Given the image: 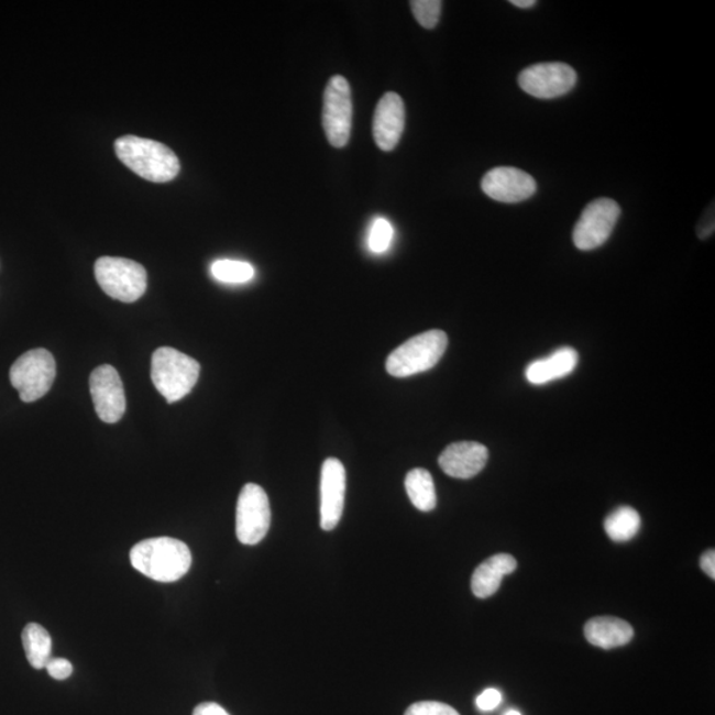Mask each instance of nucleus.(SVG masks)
Listing matches in <instances>:
<instances>
[{"label":"nucleus","instance_id":"nucleus-1","mask_svg":"<svg viewBox=\"0 0 715 715\" xmlns=\"http://www.w3.org/2000/svg\"><path fill=\"white\" fill-rule=\"evenodd\" d=\"M130 563L148 580L173 583L182 580L190 570L193 556L188 546L179 539L148 538L130 550Z\"/></svg>","mask_w":715,"mask_h":715},{"label":"nucleus","instance_id":"nucleus-2","mask_svg":"<svg viewBox=\"0 0 715 715\" xmlns=\"http://www.w3.org/2000/svg\"><path fill=\"white\" fill-rule=\"evenodd\" d=\"M114 151L123 165L154 184H166L177 178L180 172L177 155L157 141L125 135L116 141Z\"/></svg>","mask_w":715,"mask_h":715},{"label":"nucleus","instance_id":"nucleus-3","mask_svg":"<svg viewBox=\"0 0 715 715\" xmlns=\"http://www.w3.org/2000/svg\"><path fill=\"white\" fill-rule=\"evenodd\" d=\"M199 362L173 348H160L152 358V381L168 405L184 399L197 385Z\"/></svg>","mask_w":715,"mask_h":715},{"label":"nucleus","instance_id":"nucleus-4","mask_svg":"<svg viewBox=\"0 0 715 715\" xmlns=\"http://www.w3.org/2000/svg\"><path fill=\"white\" fill-rule=\"evenodd\" d=\"M448 346L444 331L429 330L400 344L387 358L386 369L395 378H407L437 366Z\"/></svg>","mask_w":715,"mask_h":715},{"label":"nucleus","instance_id":"nucleus-5","mask_svg":"<svg viewBox=\"0 0 715 715\" xmlns=\"http://www.w3.org/2000/svg\"><path fill=\"white\" fill-rule=\"evenodd\" d=\"M95 276L109 297L125 304L139 301L147 288V273L133 260L100 257L95 264Z\"/></svg>","mask_w":715,"mask_h":715},{"label":"nucleus","instance_id":"nucleus-6","mask_svg":"<svg viewBox=\"0 0 715 715\" xmlns=\"http://www.w3.org/2000/svg\"><path fill=\"white\" fill-rule=\"evenodd\" d=\"M56 362L45 349L30 350L19 356L10 370L11 385L24 403L42 399L54 385Z\"/></svg>","mask_w":715,"mask_h":715},{"label":"nucleus","instance_id":"nucleus-7","mask_svg":"<svg viewBox=\"0 0 715 715\" xmlns=\"http://www.w3.org/2000/svg\"><path fill=\"white\" fill-rule=\"evenodd\" d=\"M322 127L331 146L348 145L353 127V97L343 76H333L324 88Z\"/></svg>","mask_w":715,"mask_h":715},{"label":"nucleus","instance_id":"nucleus-8","mask_svg":"<svg viewBox=\"0 0 715 715\" xmlns=\"http://www.w3.org/2000/svg\"><path fill=\"white\" fill-rule=\"evenodd\" d=\"M622 215L620 206L609 198L591 201L572 232L578 250L594 251L607 242Z\"/></svg>","mask_w":715,"mask_h":715},{"label":"nucleus","instance_id":"nucleus-9","mask_svg":"<svg viewBox=\"0 0 715 715\" xmlns=\"http://www.w3.org/2000/svg\"><path fill=\"white\" fill-rule=\"evenodd\" d=\"M271 505L262 486L246 484L238 499L237 536L246 546L257 544L271 528Z\"/></svg>","mask_w":715,"mask_h":715},{"label":"nucleus","instance_id":"nucleus-10","mask_svg":"<svg viewBox=\"0 0 715 715\" xmlns=\"http://www.w3.org/2000/svg\"><path fill=\"white\" fill-rule=\"evenodd\" d=\"M578 75L564 63L531 65L518 76V86L524 92L541 100H554L574 89Z\"/></svg>","mask_w":715,"mask_h":715},{"label":"nucleus","instance_id":"nucleus-11","mask_svg":"<svg viewBox=\"0 0 715 715\" xmlns=\"http://www.w3.org/2000/svg\"><path fill=\"white\" fill-rule=\"evenodd\" d=\"M89 387L99 418L108 425L121 420L125 414L127 398L119 372L110 365L97 367L90 375Z\"/></svg>","mask_w":715,"mask_h":715},{"label":"nucleus","instance_id":"nucleus-12","mask_svg":"<svg viewBox=\"0 0 715 715\" xmlns=\"http://www.w3.org/2000/svg\"><path fill=\"white\" fill-rule=\"evenodd\" d=\"M486 197L501 204H521L537 193V182L530 174L517 167H496L481 182Z\"/></svg>","mask_w":715,"mask_h":715},{"label":"nucleus","instance_id":"nucleus-13","mask_svg":"<svg viewBox=\"0 0 715 715\" xmlns=\"http://www.w3.org/2000/svg\"><path fill=\"white\" fill-rule=\"evenodd\" d=\"M321 529L330 531L340 524L343 508L344 494H346V471L340 460L330 458L324 460L321 471Z\"/></svg>","mask_w":715,"mask_h":715},{"label":"nucleus","instance_id":"nucleus-14","mask_svg":"<svg viewBox=\"0 0 715 715\" xmlns=\"http://www.w3.org/2000/svg\"><path fill=\"white\" fill-rule=\"evenodd\" d=\"M406 127V107L398 94L388 92L376 106L373 120V135L376 146L383 152H393Z\"/></svg>","mask_w":715,"mask_h":715},{"label":"nucleus","instance_id":"nucleus-15","mask_svg":"<svg viewBox=\"0 0 715 715\" xmlns=\"http://www.w3.org/2000/svg\"><path fill=\"white\" fill-rule=\"evenodd\" d=\"M490 452L476 441H460L448 446L440 454L439 465L448 476L453 479H472L484 470Z\"/></svg>","mask_w":715,"mask_h":715},{"label":"nucleus","instance_id":"nucleus-16","mask_svg":"<svg viewBox=\"0 0 715 715\" xmlns=\"http://www.w3.org/2000/svg\"><path fill=\"white\" fill-rule=\"evenodd\" d=\"M580 355L571 348H562L543 360L530 363L526 369V380L531 385H546V383L564 378L574 372Z\"/></svg>","mask_w":715,"mask_h":715},{"label":"nucleus","instance_id":"nucleus-17","mask_svg":"<svg viewBox=\"0 0 715 715\" xmlns=\"http://www.w3.org/2000/svg\"><path fill=\"white\" fill-rule=\"evenodd\" d=\"M517 569L515 557L497 554L487 558L481 563L472 576L473 594L480 600H486L496 594L505 575L512 574Z\"/></svg>","mask_w":715,"mask_h":715},{"label":"nucleus","instance_id":"nucleus-18","mask_svg":"<svg viewBox=\"0 0 715 715\" xmlns=\"http://www.w3.org/2000/svg\"><path fill=\"white\" fill-rule=\"evenodd\" d=\"M584 635L594 647L614 649L626 646L634 639L635 632L627 622L617 617L601 616L587 622Z\"/></svg>","mask_w":715,"mask_h":715},{"label":"nucleus","instance_id":"nucleus-19","mask_svg":"<svg viewBox=\"0 0 715 715\" xmlns=\"http://www.w3.org/2000/svg\"><path fill=\"white\" fill-rule=\"evenodd\" d=\"M405 485L408 497L416 509L432 512L437 508V491H435L431 473L422 470V468H416V470L408 472Z\"/></svg>","mask_w":715,"mask_h":715},{"label":"nucleus","instance_id":"nucleus-20","mask_svg":"<svg viewBox=\"0 0 715 715\" xmlns=\"http://www.w3.org/2000/svg\"><path fill=\"white\" fill-rule=\"evenodd\" d=\"M22 641L31 667L35 669L47 667L52 659V639L48 630L41 624L30 623L23 629Z\"/></svg>","mask_w":715,"mask_h":715},{"label":"nucleus","instance_id":"nucleus-21","mask_svg":"<svg viewBox=\"0 0 715 715\" xmlns=\"http://www.w3.org/2000/svg\"><path fill=\"white\" fill-rule=\"evenodd\" d=\"M641 518L630 506H620L606 518L604 530L615 542H627L639 532Z\"/></svg>","mask_w":715,"mask_h":715},{"label":"nucleus","instance_id":"nucleus-22","mask_svg":"<svg viewBox=\"0 0 715 715\" xmlns=\"http://www.w3.org/2000/svg\"><path fill=\"white\" fill-rule=\"evenodd\" d=\"M211 275L223 284H245L255 277V268L242 260L223 258L211 265Z\"/></svg>","mask_w":715,"mask_h":715},{"label":"nucleus","instance_id":"nucleus-23","mask_svg":"<svg viewBox=\"0 0 715 715\" xmlns=\"http://www.w3.org/2000/svg\"><path fill=\"white\" fill-rule=\"evenodd\" d=\"M411 10L422 29L433 30L439 24L443 2L440 0H414Z\"/></svg>","mask_w":715,"mask_h":715},{"label":"nucleus","instance_id":"nucleus-24","mask_svg":"<svg viewBox=\"0 0 715 715\" xmlns=\"http://www.w3.org/2000/svg\"><path fill=\"white\" fill-rule=\"evenodd\" d=\"M394 229L388 220L378 218L372 226L369 235V249L374 253H385L392 245Z\"/></svg>","mask_w":715,"mask_h":715},{"label":"nucleus","instance_id":"nucleus-25","mask_svg":"<svg viewBox=\"0 0 715 715\" xmlns=\"http://www.w3.org/2000/svg\"><path fill=\"white\" fill-rule=\"evenodd\" d=\"M405 715H460L450 705L437 701H421L409 706Z\"/></svg>","mask_w":715,"mask_h":715},{"label":"nucleus","instance_id":"nucleus-26","mask_svg":"<svg viewBox=\"0 0 715 715\" xmlns=\"http://www.w3.org/2000/svg\"><path fill=\"white\" fill-rule=\"evenodd\" d=\"M45 669L52 679L58 681L67 680L74 673V666L70 664V661L61 658L51 659Z\"/></svg>","mask_w":715,"mask_h":715},{"label":"nucleus","instance_id":"nucleus-27","mask_svg":"<svg viewBox=\"0 0 715 715\" xmlns=\"http://www.w3.org/2000/svg\"><path fill=\"white\" fill-rule=\"evenodd\" d=\"M501 701H503V694L497 689L490 688L479 695L476 705L481 712H492L501 704Z\"/></svg>","mask_w":715,"mask_h":715},{"label":"nucleus","instance_id":"nucleus-28","mask_svg":"<svg viewBox=\"0 0 715 715\" xmlns=\"http://www.w3.org/2000/svg\"><path fill=\"white\" fill-rule=\"evenodd\" d=\"M193 715H230L224 708L215 702H205L194 708Z\"/></svg>","mask_w":715,"mask_h":715},{"label":"nucleus","instance_id":"nucleus-29","mask_svg":"<svg viewBox=\"0 0 715 715\" xmlns=\"http://www.w3.org/2000/svg\"><path fill=\"white\" fill-rule=\"evenodd\" d=\"M701 568L706 572V575L711 576L712 580H715V552L714 550H707L704 556L701 557Z\"/></svg>","mask_w":715,"mask_h":715},{"label":"nucleus","instance_id":"nucleus-30","mask_svg":"<svg viewBox=\"0 0 715 715\" xmlns=\"http://www.w3.org/2000/svg\"><path fill=\"white\" fill-rule=\"evenodd\" d=\"M510 3L518 9H531L537 4L536 0H512Z\"/></svg>","mask_w":715,"mask_h":715},{"label":"nucleus","instance_id":"nucleus-31","mask_svg":"<svg viewBox=\"0 0 715 715\" xmlns=\"http://www.w3.org/2000/svg\"><path fill=\"white\" fill-rule=\"evenodd\" d=\"M505 715H522V714L517 712V711H510V712L506 713Z\"/></svg>","mask_w":715,"mask_h":715}]
</instances>
